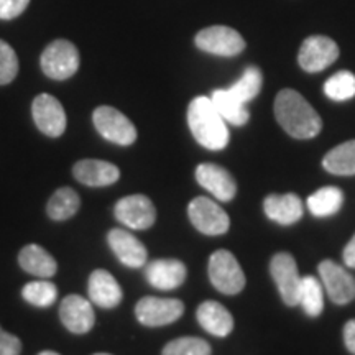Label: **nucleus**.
Returning a JSON list of instances; mask_svg holds the SVG:
<instances>
[{
	"label": "nucleus",
	"instance_id": "31",
	"mask_svg": "<svg viewBox=\"0 0 355 355\" xmlns=\"http://www.w3.org/2000/svg\"><path fill=\"white\" fill-rule=\"evenodd\" d=\"M211 345L199 337H180L165 345L162 355H211Z\"/></svg>",
	"mask_w": 355,
	"mask_h": 355
},
{
	"label": "nucleus",
	"instance_id": "12",
	"mask_svg": "<svg viewBox=\"0 0 355 355\" xmlns=\"http://www.w3.org/2000/svg\"><path fill=\"white\" fill-rule=\"evenodd\" d=\"M319 277L332 303L347 304L355 298V278L332 260L319 263Z\"/></svg>",
	"mask_w": 355,
	"mask_h": 355
},
{
	"label": "nucleus",
	"instance_id": "4",
	"mask_svg": "<svg viewBox=\"0 0 355 355\" xmlns=\"http://www.w3.org/2000/svg\"><path fill=\"white\" fill-rule=\"evenodd\" d=\"M42 69L48 78L64 81L79 69V51L68 40H56L44 48L42 55Z\"/></svg>",
	"mask_w": 355,
	"mask_h": 355
},
{
	"label": "nucleus",
	"instance_id": "7",
	"mask_svg": "<svg viewBox=\"0 0 355 355\" xmlns=\"http://www.w3.org/2000/svg\"><path fill=\"white\" fill-rule=\"evenodd\" d=\"M270 273H272L275 285L278 286L279 296L286 306L300 304V290H301V277L298 273V265H296L293 255L286 252L275 254L270 261Z\"/></svg>",
	"mask_w": 355,
	"mask_h": 355
},
{
	"label": "nucleus",
	"instance_id": "21",
	"mask_svg": "<svg viewBox=\"0 0 355 355\" xmlns=\"http://www.w3.org/2000/svg\"><path fill=\"white\" fill-rule=\"evenodd\" d=\"M198 322L204 331L216 337H227L234 329V318L217 301H204L196 311Z\"/></svg>",
	"mask_w": 355,
	"mask_h": 355
},
{
	"label": "nucleus",
	"instance_id": "35",
	"mask_svg": "<svg viewBox=\"0 0 355 355\" xmlns=\"http://www.w3.org/2000/svg\"><path fill=\"white\" fill-rule=\"evenodd\" d=\"M344 343L349 352L355 355V319H350L344 326Z\"/></svg>",
	"mask_w": 355,
	"mask_h": 355
},
{
	"label": "nucleus",
	"instance_id": "20",
	"mask_svg": "<svg viewBox=\"0 0 355 355\" xmlns=\"http://www.w3.org/2000/svg\"><path fill=\"white\" fill-rule=\"evenodd\" d=\"M89 298L101 308H115L122 301V288L109 272L94 270L89 277Z\"/></svg>",
	"mask_w": 355,
	"mask_h": 355
},
{
	"label": "nucleus",
	"instance_id": "37",
	"mask_svg": "<svg viewBox=\"0 0 355 355\" xmlns=\"http://www.w3.org/2000/svg\"><path fill=\"white\" fill-rule=\"evenodd\" d=\"M38 355H60V354L53 352V350H43V352H40Z\"/></svg>",
	"mask_w": 355,
	"mask_h": 355
},
{
	"label": "nucleus",
	"instance_id": "28",
	"mask_svg": "<svg viewBox=\"0 0 355 355\" xmlns=\"http://www.w3.org/2000/svg\"><path fill=\"white\" fill-rule=\"evenodd\" d=\"M261 84H263L261 71L259 68H255V66H248V68L243 71L242 78L229 87V92L235 97V99L241 101L242 104H247V102L254 101L255 97L260 94Z\"/></svg>",
	"mask_w": 355,
	"mask_h": 355
},
{
	"label": "nucleus",
	"instance_id": "16",
	"mask_svg": "<svg viewBox=\"0 0 355 355\" xmlns=\"http://www.w3.org/2000/svg\"><path fill=\"white\" fill-rule=\"evenodd\" d=\"M145 278L157 290H176L183 285L186 279V265L175 259L155 260L146 265Z\"/></svg>",
	"mask_w": 355,
	"mask_h": 355
},
{
	"label": "nucleus",
	"instance_id": "15",
	"mask_svg": "<svg viewBox=\"0 0 355 355\" xmlns=\"http://www.w3.org/2000/svg\"><path fill=\"white\" fill-rule=\"evenodd\" d=\"M60 318L64 327L73 334H86L94 327V309L86 298L79 295L66 296L61 303Z\"/></svg>",
	"mask_w": 355,
	"mask_h": 355
},
{
	"label": "nucleus",
	"instance_id": "27",
	"mask_svg": "<svg viewBox=\"0 0 355 355\" xmlns=\"http://www.w3.org/2000/svg\"><path fill=\"white\" fill-rule=\"evenodd\" d=\"M311 318H318L324 309V291L319 279L314 277L301 278L300 304Z\"/></svg>",
	"mask_w": 355,
	"mask_h": 355
},
{
	"label": "nucleus",
	"instance_id": "11",
	"mask_svg": "<svg viewBox=\"0 0 355 355\" xmlns=\"http://www.w3.org/2000/svg\"><path fill=\"white\" fill-rule=\"evenodd\" d=\"M339 58V46L334 40L316 35L306 38L300 48V66L306 73H319Z\"/></svg>",
	"mask_w": 355,
	"mask_h": 355
},
{
	"label": "nucleus",
	"instance_id": "38",
	"mask_svg": "<svg viewBox=\"0 0 355 355\" xmlns=\"http://www.w3.org/2000/svg\"><path fill=\"white\" fill-rule=\"evenodd\" d=\"M94 355H110V354H94Z\"/></svg>",
	"mask_w": 355,
	"mask_h": 355
},
{
	"label": "nucleus",
	"instance_id": "18",
	"mask_svg": "<svg viewBox=\"0 0 355 355\" xmlns=\"http://www.w3.org/2000/svg\"><path fill=\"white\" fill-rule=\"evenodd\" d=\"M109 245L119 260L130 268H140L146 263V248L139 239L123 229H112L107 235Z\"/></svg>",
	"mask_w": 355,
	"mask_h": 355
},
{
	"label": "nucleus",
	"instance_id": "23",
	"mask_svg": "<svg viewBox=\"0 0 355 355\" xmlns=\"http://www.w3.org/2000/svg\"><path fill=\"white\" fill-rule=\"evenodd\" d=\"M211 101L217 109V112L222 115V119L227 123H232L235 127H242L250 119L245 104L235 99L229 92V89H216L211 94Z\"/></svg>",
	"mask_w": 355,
	"mask_h": 355
},
{
	"label": "nucleus",
	"instance_id": "8",
	"mask_svg": "<svg viewBox=\"0 0 355 355\" xmlns=\"http://www.w3.org/2000/svg\"><path fill=\"white\" fill-rule=\"evenodd\" d=\"M184 304L183 301L173 298H155L145 296L135 306V316L140 324L146 327H159L176 322L183 316Z\"/></svg>",
	"mask_w": 355,
	"mask_h": 355
},
{
	"label": "nucleus",
	"instance_id": "1",
	"mask_svg": "<svg viewBox=\"0 0 355 355\" xmlns=\"http://www.w3.org/2000/svg\"><path fill=\"white\" fill-rule=\"evenodd\" d=\"M275 117L293 139L308 140L319 135L322 121L313 105L300 92L283 89L275 99Z\"/></svg>",
	"mask_w": 355,
	"mask_h": 355
},
{
	"label": "nucleus",
	"instance_id": "25",
	"mask_svg": "<svg viewBox=\"0 0 355 355\" xmlns=\"http://www.w3.org/2000/svg\"><path fill=\"white\" fill-rule=\"evenodd\" d=\"M344 193L337 186H324L308 198V209L316 217H331L343 209Z\"/></svg>",
	"mask_w": 355,
	"mask_h": 355
},
{
	"label": "nucleus",
	"instance_id": "30",
	"mask_svg": "<svg viewBox=\"0 0 355 355\" xmlns=\"http://www.w3.org/2000/svg\"><path fill=\"white\" fill-rule=\"evenodd\" d=\"M21 296L26 303L38 306V308H48L56 301L58 290L51 282H32L24 286Z\"/></svg>",
	"mask_w": 355,
	"mask_h": 355
},
{
	"label": "nucleus",
	"instance_id": "39",
	"mask_svg": "<svg viewBox=\"0 0 355 355\" xmlns=\"http://www.w3.org/2000/svg\"><path fill=\"white\" fill-rule=\"evenodd\" d=\"M2 332H3V329H2V327H0V336H2Z\"/></svg>",
	"mask_w": 355,
	"mask_h": 355
},
{
	"label": "nucleus",
	"instance_id": "36",
	"mask_svg": "<svg viewBox=\"0 0 355 355\" xmlns=\"http://www.w3.org/2000/svg\"><path fill=\"white\" fill-rule=\"evenodd\" d=\"M343 257H344V263L347 265L349 268H355V235L350 239L347 245H345Z\"/></svg>",
	"mask_w": 355,
	"mask_h": 355
},
{
	"label": "nucleus",
	"instance_id": "24",
	"mask_svg": "<svg viewBox=\"0 0 355 355\" xmlns=\"http://www.w3.org/2000/svg\"><path fill=\"white\" fill-rule=\"evenodd\" d=\"M324 170L337 176L355 175V140L334 146L322 159Z\"/></svg>",
	"mask_w": 355,
	"mask_h": 355
},
{
	"label": "nucleus",
	"instance_id": "13",
	"mask_svg": "<svg viewBox=\"0 0 355 355\" xmlns=\"http://www.w3.org/2000/svg\"><path fill=\"white\" fill-rule=\"evenodd\" d=\"M33 121L44 135L56 137L63 135L66 130V112L61 102L50 94H40L35 97L32 105Z\"/></svg>",
	"mask_w": 355,
	"mask_h": 355
},
{
	"label": "nucleus",
	"instance_id": "9",
	"mask_svg": "<svg viewBox=\"0 0 355 355\" xmlns=\"http://www.w3.org/2000/svg\"><path fill=\"white\" fill-rule=\"evenodd\" d=\"M191 224L204 235H222L230 227V219L219 204L209 198H194L188 206Z\"/></svg>",
	"mask_w": 355,
	"mask_h": 355
},
{
	"label": "nucleus",
	"instance_id": "19",
	"mask_svg": "<svg viewBox=\"0 0 355 355\" xmlns=\"http://www.w3.org/2000/svg\"><path fill=\"white\" fill-rule=\"evenodd\" d=\"M263 211L270 220L279 225H293L303 217V201L296 194H270L263 201Z\"/></svg>",
	"mask_w": 355,
	"mask_h": 355
},
{
	"label": "nucleus",
	"instance_id": "14",
	"mask_svg": "<svg viewBox=\"0 0 355 355\" xmlns=\"http://www.w3.org/2000/svg\"><path fill=\"white\" fill-rule=\"evenodd\" d=\"M196 180L219 201L230 202L237 194V183L232 175L225 168L214 163H201L196 168Z\"/></svg>",
	"mask_w": 355,
	"mask_h": 355
},
{
	"label": "nucleus",
	"instance_id": "26",
	"mask_svg": "<svg viewBox=\"0 0 355 355\" xmlns=\"http://www.w3.org/2000/svg\"><path fill=\"white\" fill-rule=\"evenodd\" d=\"M79 206H81V199H79L76 191L64 186L50 198L46 211L53 220H66L76 214Z\"/></svg>",
	"mask_w": 355,
	"mask_h": 355
},
{
	"label": "nucleus",
	"instance_id": "3",
	"mask_svg": "<svg viewBox=\"0 0 355 355\" xmlns=\"http://www.w3.org/2000/svg\"><path fill=\"white\" fill-rule=\"evenodd\" d=\"M211 283L224 295H237L245 288V273L229 250H216L209 259Z\"/></svg>",
	"mask_w": 355,
	"mask_h": 355
},
{
	"label": "nucleus",
	"instance_id": "33",
	"mask_svg": "<svg viewBox=\"0 0 355 355\" xmlns=\"http://www.w3.org/2000/svg\"><path fill=\"white\" fill-rule=\"evenodd\" d=\"M30 0H0V19H17L21 12L28 7Z\"/></svg>",
	"mask_w": 355,
	"mask_h": 355
},
{
	"label": "nucleus",
	"instance_id": "34",
	"mask_svg": "<svg viewBox=\"0 0 355 355\" xmlns=\"http://www.w3.org/2000/svg\"><path fill=\"white\" fill-rule=\"evenodd\" d=\"M21 340L17 336L3 331L0 336V355H20Z\"/></svg>",
	"mask_w": 355,
	"mask_h": 355
},
{
	"label": "nucleus",
	"instance_id": "10",
	"mask_svg": "<svg viewBox=\"0 0 355 355\" xmlns=\"http://www.w3.org/2000/svg\"><path fill=\"white\" fill-rule=\"evenodd\" d=\"M115 217L121 224L133 230L150 229L157 220V209L150 198L144 194L122 198L115 204Z\"/></svg>",
	"mask_w": 355,
	"mask_h": 355
},
{
	"label": "nucleus",
	"instance_id": "2",
	"mask_svg": "<svg viewBox=\"0 0 355 355\" xmlns=\"http://www.w3.org/2000/svg\"><path fill=\"white\" fill-rule=\"evenodd\" d=\"M188 125L194 139L204 148L217 152L229 144L227 122L217 112L211 97L199 96L193 99L188 109Z\"/></svg>",
	"mask_w": 355,
	"mask_h": 355
},
{
	"label": "nucleus",
	"instance_id": "32",
	"mask_svg": "<svg viewBox=\"0 0 355 355\" xmlns=\"http://www.w3.org/2000/svg\"><path fill=\"white\" fill-rule=\"evenodd\" d=\"M19 74V58L10 44L0 40V86L12 83Z\"/></svg>",
	"mask_w": 355,
	"mask_h": 355
},
{
	"label": "nucleus",
	"instance_id": "5",
	"mask_svg": "<svg viewBox=\"0 0 355 355\" xmlns=\"http://www.w3.org/2000/svg\"><path fill=\"white\" fill-rule=\"evenodd\" d=\"M92 121H94L97 132L115 145L128 146L137 140V128L130 122V119H127L121 110L110 107V105L97 107L92 115Z\"/></svg>",
	"mask_w": 355,
	"mask_h": 355
},
{
	"label": "nucleus",
	"instance_id": "29",
	"mask_svg": "<svg viewBox=\"0 0 355 355\" xmlns=\"http://www.w3.org/2000/svg\"><path fill=\"white\" fill-rule=\"evenodd\" d=\"M324 92L331 101H350L355 97V76L350 71H339L324 84Z\"/></svg>",
	"mask_w": 355,
	"mask_h": 355
},
{
	"label": "nucleus",
	"instance_id": "22",
	"mask_svg": "<svg viewBox=\"0 0 355 355\" xmlns=\"http://www.w3.org/2000/svg\"><path fill=\"white\" fill-rule=\"evenodd\" d=\"M19 263L26 273L38 278H51L56 273L58 265L51 254L37 243L24 247L19 254Z\"/></svg>",
	"mask_w": 355,
	"mask_h": 355
},
{
	"label": "nucleus",
	"instance_id": "6",
	"mask_svg": "<svg viewBox=\"0 0 355 355\" xmlns=\"http://www.w3.org/2000/svg\"><path fill=\"white\" fill-rule=\"evenodd\" d=\"M199 50L217 56H237L245 50V40L237 30L224 25L207 26L196 35Z\"/></svg>",
	"mask_w": 355,
	"mask_h": 355
},
{
	"label": "nucleus",
	"instance_id": "17",
	"mask_svg": "<svg viewBox=\"0 0 355 355\" xmlns=\"http://www.w3.org/2000/svg\"><path fill=\"white\" fill-rule=\"evenodd\" d=\"M73 175L81 184L92 188H104L117 183L121 170L104 159H81L73 168Z\"/></svg>",
	"mask_w": 355,
	"mask_h": 355
}]
</instances>
